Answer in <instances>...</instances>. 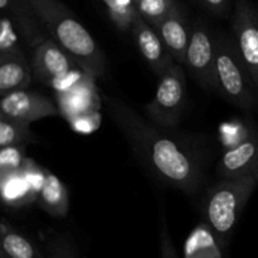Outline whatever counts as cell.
<instances>
[{"mask_svg":"<svg viewBox=\"0 0 258 258\" xmlns=\"http://www.w3.org/2000/svg\"><path fill=\"white\" fill-rule=\"evenodd\" d=\"M184 258H222V252L208 226L196 229L185 244Z\"/></svg>","mask_w":258,"mask_h":258,"instance_id":"17","label":"cell"},{"mask_svg":"<svg viewBox=\"0 0 258 258\" xmlns=\"http://www.w3.org/2000/svg\"><path fill=\"white\" fill-rule=\"evenodd\" d=\"M0 258H9V257H8L4 252H2V256H0Z\"/></svg>","mask_w":258,"mask_h":258,"instance_id":"25","label":"cell"},{"mask_svg":"<svg viewBox=\"0 0 258 258\" xmlns=\"http://www.w3.org/2000/svg\"><path fill=\"white\" fill-rule=\"evenodd\" d=\"M48 258H77L72 238L67 234H55L47 243Z\"/></svg>","mask_w":258,"mask_h":258,"instance_id":"22","label":"cell"},{"mask_svg":"<svg viewBox=\"0 0 258 258\" xmlns=\"http://www.w3.org/2000/svg\"><path fill=\"white\" fill-rule=\"evenodd\" d=\"M39 206L50 216L62 217L67 216L70 211V198L64 184L58 176L50 171H44L38 194Z\"/></svg>","mask_w":258,"mask_h":258,"instance_id":"15","label":"cell"},{"mask_svg":"<svg viewBox=\"0 0 258 258\" xmlns=\"http://www.w3.org/2000/svg\"><path fill=\"white\" fill-rule=\"evenodd\" d=\"M30 63L35 80L53 88L59 87L75 67H78L70 54L50 37L33 49Z\"/></svg>","mask_w":258,"mask_h":258,"instance_id":"8","label":"cell"},{"mask_svg":"<svg viewBox=\"0 0 258 258\" xmlns=\"http://www.w3.org/2000/svg\"><path fill=\"white\" fill-rule=\"evenodd\" d=\"M173 2L170 0H139L136 8L139 13L145 18L146 22L154 25L170 10Z\"/></svg>","mask_w":258,"mask_h":258,"instance_id":"21","label":"cell"},{"mask_svg":"<svg viewBox=\"0 0 258 258\" xmlns=\"http://www.w3.org/2000/svg\"><path fill=\"white\" fill-rule=\"evenodd\" d=\"M33 68L24 53L0 55V95L27 90L32 83Z\"/></svg>","mask_w":258,"mask_h":258,"instance_id":"14","label":"cell"},{"mask_svg":"<svg viewBox=\"0 0 258 258\" xmlns=\"http://www.w3.org/2000/svg\"><path fill=\"white\" fill-rule=\"evenodd\" d=\"M0 9L14 23L22 40L32 49L49 38L29 0H0Z\"/></svg>","mask_w":258,"mask_h":258,"instance_id":"13","label":"cell"},{"mask_svg":"<svg viewBox=\"0 0 258 258\" xmlns=\"http://www.w3.org/2000/svg\"><path fill=\"white\" fill-rule=\"evenodd\" d=\"M185 102V73L180 64L174 63L160 77L154 100L145 106V112L151 122L173 128L180 122Z\"/></svg>","mask_w":258,"mask_h":258,"instance_id":"5","label":"cell"},{"mask_svg":"<svg viewBox=\"0 0 258 258\" xmlns=\"http://www.w3.org/2000/svg\"><path fill=\"white\" fill-rule=\"evenodd\" d=\"M216 43L217 35L213 34L207 23L201 19L196 20L191 27L184 66L199 85L212 91H219L216 73Z\"/></svg>","mask_w":258,"mask_h":258,"instance_id":"6","label":"cell"},{"mask_svg":"<svg viewBox=\"0 0 258 258\" xmlns=\"http://www.w3.org/2000/svg\"><path fill=\"white\" fill-rule=\"evenodd\" d=\"M113 24L120 30L131 29L138 8L134 0H102Z\"/></svg>","mask_w":258,"mask_h":258,"instance_id":"19","label":"cell"},{"mask_svg":"<svg viewBox=\"0 0 258 258\" xmlns=\"http://www.w3.org/2000/svg\"><path fill=\"white\" fill-rule=\"evenodd\" d=\"M232 28L242 59L258 91V17L249 0L234 2Z\"/></svg>","mask_w":258,"mask_h":258,"instance_id":"7","label":"cell"},{"mask_svg":"<svg viewBox=\"0 0 258 258\" xmlns=\"http://www.w3.org/2000/svg\"><path fill=\"white\" fill-rule=\"evenodd\" d=\"M2 252L9 258H47L34 242L5 222L2 224Z\"/></svg>","mask_w":258,"mask_h":258,"instance_id":"16","label":"cell"},{"mask_svg":"<svg viewBox=\"0 0 258 258\" xmlns=\"http://www.w3.org/2000/svg\"><path fill=\"white\" fill-rule=\"evenodd\" d=\"M204 8L209 10L213 14L219 15V17H226L229 12V0H199Z\"/></svg>","mask_w":258,"mask_h":258,"instance_id":"24","label":"cell"},{"mask_svg":"<svg viewBox=\"0 0 258 258\" xmlns=\"http://www.w3.org/2000/svg\"><path fill=\"white\" fill-rule=\"evenodd\" d=\"M37 138L30 125L0 116V146L2 149L15 148L28 143H35Z\"/></svg>","mask_w":258,"mask_h":258,"instance_id":"18","label":"cell"},{"mask_svg":"<svg viewBox=\"0 0 258 258\" xmlns=\"http://www.w3.org/2000/svg\"><path fill=\"white\" fill-rule=\"evenodd\" d=\"M18 34L19 33H18L14 23L7 15L3 14L2 20H0V55L23 53L19 43V39L22 38L18 37Z\"/></svg>","mask_w":258,"mask_h":258,"instance_id":"20","label":"cell"},{"mask_svg":"<svg viewBox=\"0 0 258 258\" xmlns=\"http://www.w3.org/2000/svg\"><path fill=\"white\" fill-rule=\"evenodd\" d=\"M102 97L107 113L141 163L159 180L184 193H196L203 181L202 161L196 151L122 100L105 93Z\"/></svg>","mask_w":258,"mask_h":258,"instance_id":"1","label":"cell"},{"mask_svg":"<svg viewBox=\"0 0 258 258\" xmlns=\"http://www.w3.org/2000/svg\"><path fill=\"white\" fill-rule=\"evenodd\" d=\"M153 27L160 35L174 62L178 64H184L186 50L190 42L191 28L189 29L185 15L183 14L179 5L173 3L165 17L161 18Z\"/></svg>","mask_w":258,"mask_h":258,"instance_id":"12","label":"cell"},{"mask_svg":"<svg viewBox=\"0 0 258 258\" xmlns=\"http://www.w3.org/2000/svg\"><path fill=\"white\" fill-rule=\"evenodd\" d=\"M160 258H179L164 214L160 212Z\"/></svg>","mask_w":258,"mask_h":258,"instance_id":"23","label":"cell"},{"mask_svg":"<svg viewBox=\"0 0 258 258\" xmlns=\"http://www.w3.org/2000/svg\"><path fill=\"white\" fill-rule=\"evenodd\" d=\"M257 184L254 178L222 179L208 191L204 202V218L221 242L233 231Z\"/></svg>","mask_w":258,"mask_h":258,"instance_id":"3","label":"cell"},{"mask_svg":"<svg viewBox=\"0 0 258 258\" xmlns=\"http://www.w3.org/2000/svg\"><path fill=\"white\" fill-rule=\"evenodd\" d=\"M48 35L70 54L87 77L105 73L106 58L96 40L60 0H29Z\"/></svg>","mask_w":258,"mask_h":258,"instance_id":"2","label":"cell"},{"mask_svg":"<svg viewBox=\"0 0 258 258\" xmlns=\"http://www.w3.org/2000/svg\"><path fill=\"white\" fill-rule=\"evenodd\" d=\"M58 113L54 102L35 91H17L3 96L0 101V116L28 125Z\"/></svg>","mask_w":258,"mask_h":258,"instance_id":"9","label":"cell"},{"mask_svg":"<svg viewBox=\"0 0 258 258\" xmlns=\"http://www.w3.org/2000/svg\"><path fill=\"white\" fill-rule=\"evenodd\" d=\"M131 32H133L136 44H138L144 59L148 62L149 67L159 77H161L175 62L164 45L155 28L150 23L146 22L145 18L139 13V10L134 18Z\"/></svg>","mask_w":258,"mask_h":258,"instance_id":"11","label":"cell"},{"mask_svg":"<svg viewBox=\"0 0 258 258\" xmlns=\"http://www.w3.org/2000/svg\"><path fill=\"white\" fill-rule=\"evenodd\" d=\"M217 171L222 179L254 178L258 180V134H248L226 151Z\"/></svg>","mask_w":258,"mask_h":258,"instance_id":"10","label":"cell"},{"mask_svg":"<svg viewBox=\"0 0 258 258\" xmlns=\"http://www.w3.org/2000/svg\"><path fill=\"white\" fill-rule=\"evenodd\" d=\"M216 73L219 92L238 107L249 110L254 105L253 81L242 59L236 39L217 35Z\"/></svg>","mask_w":258,"mask_h":258,"instance_id":"4","label":"cell"},{"mask_svg":"<svg viewBox=\"0 0 258 258\" xmlns=\"http://www.w3.org/2000/svg\"><path fill=\"white\" fill-rule=\"evenodd\" d=\"M257 17H258V9H257Z\"/></svg>","mask_w":258,"mask_h":258,"instance_id":"26","label":"cell"}]
</instances>
